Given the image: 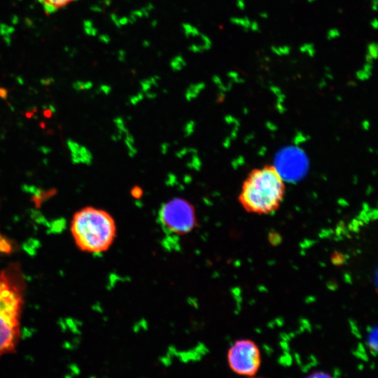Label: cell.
<instances>
[{
  "instance_id": "obj_14",
  "label": "cell",
  "mask_w": 378,
  "mask_h": 378,
  "mask_svg": "<svg viewBox=\"0 0 378 378\" xmlns=\"http://www.w3.org/2000/svg\"><path fill=\"white\" fill-rule=\"evenodd\" d=\"M374 152L378 155V148L374 150Z\"/></svg>"
},
{
  "instance_id": "obj_8",
  "label": "cell",
  "mask_w": 378,
  "mask_h": 378,
  "mask_svg": "<svg viewBox=\"0 0 378 378\" xmlns=\"http://www.w3.org/2000/svg\"><path fill=\"white\" fill-rule=\"evenodd\" d=\"M370 76V73L363 70H360L356 73V78L361 81L368 80Z\"/></svg>"
},
{
  "instance_id": "obj_5",
  "label": "cell",
  "mask_w": 378,
  "mask_h": 378,
  "mask_svg": "<svg viewBox=\"0 0 378 378\" xmlns=\"http://www.w3.org/2000/svg\"><path fill=\"white\" fill-rule=\"evenodd\" d=\"M227 362L236 374L247 378L255 377L262 363L260 348L249 339L236 340L228 349Z\"/></svg>"
},
{
  "instance_id": "obj_9",
  "label": "cell",
  "mask_w": 378,
  "mask_h": 378,
  "mask_svg": "<svg viewBox=\"0 0 378 378\" xmlns=\"http://www.w3.org/2000/svg\"><path fill=\"white\" fill-rule=\"evenodd\" d=\"M307 378H332L329 374L323 372H316Z\"/></svg>"
},
{
  "instance_id": "obj_7",
  "label": "cell",
  "mask_w": 378,
  "mask_h": 378,
  "mask_svg": "<svg viewBox=\"0 0 378 378\" xmlns=\"http://www.w3.org/2000/svg\"><path fill=\"white\" fill-rule=\"evenodd\" d=\"M368 343L372 349L378 352V327L374 328L370 332L368 335Z\"/></svg>"
},
{
  "instance_id": "obj_3",
  "label": "cell",
  "mask_w": 378,
  "mask_h": 378,
  "mask_svg": "<svg viewBox=\"0 0 378 378\" xmlns=\"http://www.w3.org/2000/svg\"><path fill=\"white\" fill-rule=\"evenodd\" d=\"M22 304V284L17 269L1 271L0 357L15 350L20 337Z\"/></svg>"
},
{
  "instance_id": "obj_15",
  "label": "cell",
  "mask_w": 378,
  "mask_h": 378,
  "mask_svg": "<svg viewBox=\"0 0 378 378\" xmlns=\"http://www.w3.org/2000/svg\"><path fill=\"white\" fill-rule=\"evenodd\" d=\"M377 283L378 284V272H377Z\"/></svg>"
},
{
  "instance_id": "obj_1",
  "label": "cell",
  "mask_w": 378,
  "mask_h": 378,
  "mask_svg": "<svg viewBox=\"0 0 378 378\" xmlns=\"http://www.w3.org/2000/svg\"><path fill=\"white\" fill-rule=\"evenodd\" d=\"M286 192L284 178L272 164L251 169L244 180L238 201L248 213L268 215L281 206Z\"/></svg>"
},
{
  "instance_id": "obj_12",
  "label": "cell",
  "mask_w": 378,
  "mask_h": 378,
  "mask_svg": "<svg viewBox=\"0 0 378 378\" xmlns=\"http://www.w3.org/2000/svg\"><path fill=\"white\" fill-rule=\"evenodd\" d=\"M373 190V187L370 185H369L367 188V192L368 193H371Z\"/></svg>"
},
{
  "instance_id": "obj_16",
  "label": "cell",
  "mask_w": 378,
  "mask_h": 378,
  "mask_svg": "<svg viewBox=\"0 0 378 378\" xmlns=\"http://www.w3.org/2000/svg\"><path fill=\"white\" fill-rule=\"evenodd\" d=\"M250 378H260V377H250Z\"/></svg>"
},
{
  "instance_id": "obj_2",
  "label": "cell",
  "mask_w": 378,
  "mask_h": 378,
  "mask_svg": "<svg viewBox=\"0 0 378 378\" xmlns=\"http://www.w3.org/2000/svg\"><path fill=\"white\" fill-rule=\"evenodd\" d=\"M116 224L107 211L93 206L80 209L73 216L71 232L76 245L85 253L106 252L116 237Z\"/></svg>"
},
{
  "instance_id": "obj_13",
  "label": "cell",
  "mask_w": 378,
  "mask_h": 378,
  "mask_svg": "<svg viewBox=\"0 0 378 378\" xmlns=\"http://www.w3.org/2000/svg\"><path fill=\"white\" fill-rule=\"evenodd\" d=\"M368 151L370 153H373L374 151V150L372 147H370V148H368Z\"/></svg>"
},
{
  "instance_id": "obj_11",
  "label": "cell",
  "mask_w": 378,
  "mask_h": 378,
  "mask_svg": "<svg viewBox=\"0 0 378 378\" xmlns=\"http://www.w3.org/2000/svg\"><path fill=\"white\" fill-rule=\"evenodd\" d=\"M370 126H371V123L370 122L365 119V120H363L361 122V127L363 130L365 131H368L370 130Z\"/></svg>"
},
{
  "instance_id": "obj_6",
  "label": "cell",
  "mask_w": 378,
  "mask_h": 378,
  "mask_svg": "<svg viewBox=\"0 0 378 378\" xmlns=\"http://www.w3.org/2000/svg\"><path fill=\"white\" fill-rule=\"evenodd\" d=\"M46 13H52L76 0H37Z\"/></svg>"
},
{
  "instance_id": "obj_10",
  "label": "cell",
  "mask_w": 378,
  "mask_h": 378,
  "mask_svg": "<svg viewBox=\"0 0 378 378\" xmlns=\"http://www.w3.org/2000/svg\"><path fill=\"white\" fill-rule=\"evenodd\" d=\"M132 193L134 197H140L142 195V190L139 187H134L132 190Z\"/></svg>"
},
{
  "instance_id": "obj_4",
  "label": "cell",
  "mask_w": 378,
  "mask_h": 378,
  "mask_svg": "<svg viewBox=\"0 0 378 378\" xmlns=\"http://www.w3.org/2000/svg\"><path fill=\"white\" fill-rule=\"evenodd\" d=\"M158 219L162 228L174 235L188 234L197 224L194 206L182 198H174L164 203L160 209Z\"/></svg>"
}]
</instances>
